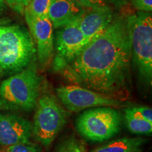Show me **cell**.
<instances>
[{
    "label": "cell",
    "instance_id": "obj_13",
    "mask_svg": "<svg viewBox=\"0 0 152 152\" xmlns=\"http://www.w3.org/2000/svg\"><path fill=\"white\" fill-rule=\"evenodd\" d=\"M145 141L141 137H125L110 142L92 152H140Z\"/></svg>",
    "mask_w": 152,
    "mask_h": 152
},
{
    "label": "cell",
    "instance_id": "obj_8",
    "mask_svg": "<svg viewBox=\"0 0 152 152\" xmlns=\"http://www.w3.org/2000/svg\"><path fill=\"white\" fill-rule=\"evenodd\" d=\"M80 17L58 28L56 35V56L54 67L61 70L73 61L83 50L87 42L80 28Z\"/></svg>",
    "mask_w": 152,
    "mask_h": 152
},
{
    "label": "cell",
    "instance_id": "obj_4",
    "mask_svg": "<svg viewBox=\"0 0 152 152\" xmlns=\"http://www.w3.org/2000/svg\"><path fill=\"white\" fill-rule=\"evenodd\" d=\"M132 58L146 83L152 78V17L151 13L137 11L127 15Z\"/></svg>",
    "mask_w": 152,
    "mask_h": 152
},
{
    "label": "cell",
    "instance_id": "obj_25",
    "mask_svg": "<svg viewBox=\"0 0 152 152\" xmlns=\"http://www.w3.org/2000/svg\"><path fill=\"white\" fill-rule=\"evenodd\" d=\"M30 1V0H29V1Z\"/></svg>",
    "mask_w": 152,
    "mask_h": 152
},
{
    "label": "cell",
    "instance_id": "obj_18",
    "mask_svg": "<svg viewBox=\"0 0 152 152\" xmlns=\"http://www.w3.org/2000/svg\"><path fill=\"white\" fill-rule=\"evenodd\" d=\"M56 152H83V147L75 139H69L63 142Z\"/></svg>",
    "mask_w": 152,
    "mask_h": 152
},
{
    "label": "cell",
    "instance_id": "obj_11",
    "mask_svg": "<svg viewBox=\"0 0 152 152\" xmlns=\"http://www.w3.org/2000/svg\"><path fill=\"white\" fill-rule=\"evenodd\" d=\"M115 16L113 10L109 5L86 9L80 19V28L87 44L103 33Z\"/></svg>",
    "mask_w": 152,
    "mask_h": 152
},
{
    "label": "cell",
    "instance_id": "obj_22",
    "mask_svg": "<svg viewBox=\"0 0 152 152\" xmlns=\"http://www.w3.org/2000/svg\"><path fill=\"white\" fill-rule=\"evenodd\" d=\"M6 4L4 0H0V15L2 14L6 9Z\"/></svg>",
    "mask_w": 152,
    "mask_h": 152
},
{
    "label": "cell",
    "instance_id": "obj_1",
    "mask_svg": "<svg viewBox=\"0 0 152 152\" xmlns=\"http://www.w3.org/2000/svg\"><path fill=\"white\" fill-rule=\"evenodd\" d=\"M131 58L128 16L117 15L64 68L79 86L117 99L128 92Z\"/></svg>",
    "mask_w": 152,
    "mask_h": 152
},
{
    "label": "cell",
    "instance_id": "obj_12",
    "mask_svg": "<svg viewBox=\"0 0 152 152\" xmlns=\"http://www.w3.org/2000/svg\"><path fill=\"white\" fill-rule=\"evenodd\" d=\"M85 10L71 0H51L48 18L53 28L58 29L81 17Z\"/></svg>",
    "mask_w": 152,
    "mask_h": 152
},
{
    "label": "cell",
    "instance_id": "obj_10",
    "mask_svg": "<svg viewBox=\"0 0 152 152\" xmlns=\"http://www.w3.org/2000/svg\"><path fill=\"white\" fill-rule=\"evenodd\" d=\"M30 33L37 44L38 59L42 66L47 65L54 54L53 26L48 17L33 18L25 17Z\"/></svg>",
    "mask_w": 152,
    "mask_h": 152
},
{
    "label": "cell",
    "instance_id": "obj_16",
    "mask_svg": "<svg viewBox=\"0 0 152 152\" xmlns=\"http://www.w3.org/2000/svg\"><path fill=\"white\" fill-rule=\"evenodd\" d=\"M125 113L140 118L146 121L152 123V109L147 106H140V107H132L125 109Z\"/></svg>",
    "mask_w": 152,
    "mask_h": 152
},
{
    "label": "cell",
    "instance_id": "obj_3",
    "mask_svg": "<svg viewBox=\"0 0 152 152\" xmlns=\"http://www.w3.org/2000/svg\"><path fill=\"white\" fill-rule=\"evenodd\" d=\"M33 37L25 28L18 26L1 27L0 70L20 71L29 66L35 54Z\"/></svg>",
    "mask_w": 152,
    "mask_h": 152
},
{
    "label": "cell",
    "instance_id": "obj_9",
    "mask_svg": "<svg viewBox=\"0 0 152 152\" xmlns=\"http://www.w3.org/2000/svg\"><path fill=\"white\" fill-rule=\"evenodd\" d=\"M33 123L16 114H0V145L10 147L29 142Z\"/></svg>",
    "mask_w": 152,
    "mask_h": 152
},
{
    "label": "cell",
    "instance_id": "obj_2",
    "mask_svg": "<svg viewBox=\"0 0 152 152\" xmlns=\"http://www.w3.org/2000/svg\"><path fill=\"white\" fill-rule=\"evenodd\" d=\"M42 78L35 68L29 66L0 85V109L30 111L36 106Z\"/></svg>",
    "mask_w": 152,
    "mask_h": 152
},
{
    "label": "cell",
    "instance_id": "obj_15",
    "mask_svg": "<svg viewBox=\"0 0 152 152\" xmlns=\"http://www.w3.org/2000/svg\"><path fill=\"white\" fill-rule=\"evenodd\" d=\"M125 119L129 130L134 134H149L152 132V123L125 113Z\"/></svg>",
    "mask_w": 152,
    "mask_h": 152
},
{
    "label": "cell",
    "instance_id": "obj_20",
    "mask_svg": "<svg viewBox=\"0 0 152 152\" xmlns=\"http://www.w3.org/2000/svg\"><path fill=\"white\" fill-rule=\"evenodd\" d=\"M5 4L13 10L20 14H24L26 7H27L29 0H4Z\"/></svg>",
    "mask_w": 152,
    "mask_h": 152
},
{
    "label": "cell",
    "instance_id": "obj_7",
    "mask_svg": "<svg viewBox=\"0 0 152 152\" xmlns=\"http://www.w3.org/2000/svg\"><path fill=\"white\" fill-rule=\"evenodd\" d=\"M57 96L69 111L78 112L92 107H117L122 106L118 99L106 96L79 85L61 87L56 90Z\"/></svg>",
    "mask_w": 152,
    "mask_h": 152
},
{
    "label": "cell",
    "instance_id": "obj_17",
    "mask_svg": "<svg viewBox=\"0 0 152 152\" xmlns=\"http://www.w3.org/2000/svg\"><path fill=\"white\" fill-rule=\"evenodd\" d=\"M2 152H40V149L36 144L30 143L18 144L10 147L1 148Z\"/></svg>",
    "mask_w": 152,
    "mask_h": 152
},
{
    "label": "cell",
    "instance_id": "obj_21",
    "mask_svg": "<svg viewBox=\"0 0 152 152\" xmlns=\"http://www.w3.org/2000/svg\"><path fill=\"white\" fill-rule=\"evenodd\" d=\"M130 2L132 7L138 11L151 13L152 0H130Z\"/></svg>",
    "mask_w": 152,
    "mask_h": 152
},
{
    "label": "cell",
    "instance_id": "obj_6",
    "mask_svg": "<svg viewBox=\"0 0 152 152\" xmlns=\"http://www.w3.org/2000/svg\"><path fill=\"white\" fill-rule=\"evenodd\" d=\"M34 115L33 134L42 144L48 147L64 128L66 112L52 95L39 97Z\"/></svg>",
    "mask_w": 152,
    "mask_h": 152
},
{
    "label": "cell",
    "instance_id": "obj_24",
    "mask_svg": "<svg viewBox=\"0 0 152 152\" xmlns=\"http://www.w3.org/2000/svg\"><path fill=\"white\" fill-rule=\"evenodd\" d=\"M0 30H1V26H0Z\"/></svg>",
    "mask_w": 152,
    "mask_h": 152
},
{
    "label": "cell",
    "instance_id": "obj_23",
    "mask_svg": "<svg viewBox=\"0 0 152 152\" xmlns=\"http://www.w3.org/2000/svg\"><path fill=\"white\" fill-rule=\"evenodd\" d=\"M0 152H2V150H1V148H0Z\"/></svg>",
    "mask_w": 152,
    "mask_h": 152
},
{
    "label": "cell",
    "instance_id": "obj_19",
    "mask_svg": "<svg viewBox=\"0 0 152 152\" xmlns=\"http://www.w3.org/2000/svg\"><path fill=\"white\" fill-rule=\"evenodd\" d=\"M71 1L85 9L98 8L108 5L105 0H71Z\"/></svg>",
    "mask_w": 152,
    "mask_h": 152
},
{
    "label": "cell",
    "instance_id": "obj_14",
    "mask_svg": "<svg viewBox=\"0 0 152 152\" xmlns=\"http://www.w3.org/2000/svg\"><path fill=\"white\" fill-rule=\"evenodd\" d=\"M51 0H30L24 11L25 17L38 18L48 17Z\"/></svg>",
    "mask_w": 152,
    "mask_h": 152
},
{
    "label": "cell",
    "instance_id": "obj_5",
    "mask_svg": "<svg viewBox=\"0 0 152 152\" xmlns=\"http://www.w3.org/2000/svg\"><path fill=\"white\" fill-rule=\"evenodd\" d=\"M77 132L86 140L103 142L119 132L121 116L117 110L101 106L83 112L76 121Z\"/></svg>",
    "mask_w": 152,
    "mask_h": 152
}]
</instances>
